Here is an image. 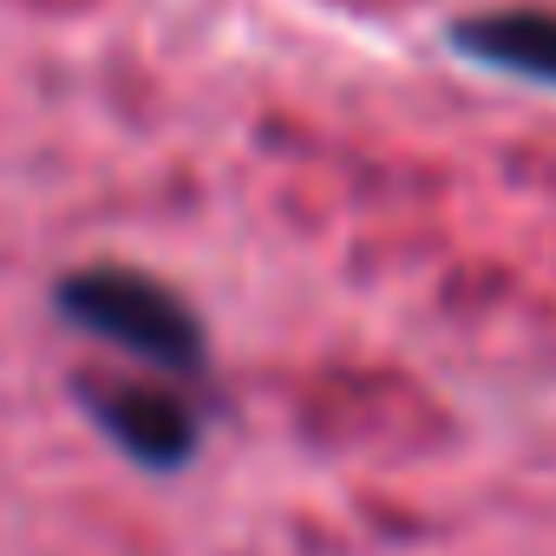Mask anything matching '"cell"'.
I'll return each mask as SVG.
<instances>
[{
	"mask_svg": "<svg viewBox=\"0 0 556 556\" xmlns=\"http://www.w3.org/2000/svg\"><path fill=\"white\" fill-rule=\"evenodd\" d=\"M53 308L79 334H92L157 374H203V361H210V334H203L197 308L170 282H157V275H144L131 262H86V268L60 275Z\"/></svg>",
	"mask_w": 556,
	"mask_h": 556,
	"instance_id": "6da1fadb",
	"label": "cell"
},
{
	"mask_svg": "<svg viewBox=\"0 0 556 556\" xmlns=\"http://www.w3.org/2000/svg\"><path fill=\"white\" fill-rule=\"evenodd\" d=\"M73 400L86 419L144 471H184L203 452V413L170 380H125V374H79Z\"/></svg>",
	"mask_w": 556,
	"mask_h": 556,
	"instance_id": "7a4b0ae2",
	"label": "cell"
},
{
	"mask_svg": "<svg viewBox=\"0 0 556 556\" xmlns=\"http://www.w3.org/2000/svg\"><path fill=\"white\" fill-rule=\"evenodd\" d=\"M445 40L465 66H484V73L556 92V14L549 8H491V14L452 21Z\"/></svg>",
	"mask_w": 556,
	"mask_h": 556,
	"instance_id": "3957f363",
	"label": "cell"
}]
</instances>
